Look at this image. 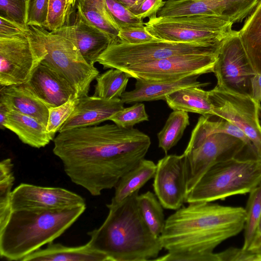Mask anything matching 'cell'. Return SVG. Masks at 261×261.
Segmentation results:
<instances>
[{
  "label": "cell",
  "mask_w": 261,
  "mask_h": 261,
  "mask_svg": "<svg viewBox=\"0 0 261 261\" xmlns=\"http://www.w3.org/2000/svg\"><path fill=\"white\" fill-rule=\"evenodd\" d=\"M223 41L212 43L155 39L143 43L131 44L119 41L111 44L100 55L97 62L102 65L103 69H121L130 65L176 55L218 53Z\"/></svg>",
  "instance_id": "7"
},
{
  "label": "cell",
  "mask_w": 261,
  "mask_h": 261,
  "mask_svg": "<svg viewBox=\"0 0 261 261\" xmlns=\"http://www.w3.org/2000/svg\"><path fill=\"white\" fill-rule=\"evenodd\" d=\"M248 250L261 256V239L254 240Z\"/></svg>",
  "instance_id": "47"
},
{
  "label": "cell",
  "mask_w": 261,
  "mask_h": 261,
  "mask_svg": "<svg viewBox=\"0 0 261 261\" xmlns=\"http://www.w3.org/2000/svg\"><path fill=\"white\" fill-rule=\"evenodd\" d=\"M189 124L188 112L173 111L169 115L162 129L158 134L159 147L167 154L181 138Z\"/></svg>",
  "instance_id": "30"
},
{
  "label": "cell",
  "mask_w": 261,
  "mask_h": 261,
  "mask_svg": "<svg viewBox=\"0 0 261 261\" xmlns=\"http://www.w3.org/2000/svg\"><path fill=\"white\" fill-rule=\"evenodd\" d=\"M11 203L12 210H54L86 205L82 196L65 189L25 183L12 191Z\"/></svg>",
  "instance_id": "15"
},
{
  "label": "cell",
  "mask_w": 261,
  "mask_h": 261,
  "mask_svg": "<svg viewBox=\"0 0 261 261\" xmlns=\"http://www.w3.org/2000/svg\"><path fill=\"white\" fill-rule=\"evenodd\" d=\"M4 128L15 133L22 143L36 148L46 146L54 139L43 124L30 116L14 111H8Z\"/></svg>",
  "instance_id": "22"
},
{
  "label": "cell",
  "mask_w": 261,
  "mask_h": 261,
  "mask_svg": "<svg viewBox=\"0 0 261 261\" xmlns=\"http://www.w3.org/2000/svg\"><path fill=\"white\" fill-rule=\"evenodd\" d=\"M49 0H28V25L45 28Z\"/></svg>",
  "instance_id": "38"
},
{
  "label": "cell",
  "mask_w": 261,
  "mask_h": 261,
  "mask_svg": "<svg viewBox=\"0 0 261 261\" xmlns=\"http://www.w3.org/2000/svg\"><path fill=\"white\" fill-rule=\"evenodd\" d=\"M251 96L258 103L261 102V73L251 79Z\"/></svg>",
  "instance_id": "44"
},
{
  "label": "cell",
  "mask_w": 261,
  "mask_h": 261,
  "mask_svg": "<svg viewBox=\"0 0 261 261\" xmlns=\"http://www.w3.org/2000/svg\"><path fill=\"white\" fill-rule=\"evenodd\" d=\"M245 147L241 140L225 133L191 137L184 152L186 159L187 195L210 168L218 163L238 157Z\"/></svg>",
  "instance_id": "10"
},
{
  "label": "cell",
  "mask_w": 261,
  "mask_h": 261,
  "mask_svg": "<svg viewBox=\"0 0 261 261\" xmlns=\"http://www.w3.org/2000/svg\"><path fill=\"white\" fill-rule=\"evenodd\" d=\"M13 169L11 159L0 162V226L5 224L12 211L11 198L15 180Z\"/></svg>",
  "instance_id": "32"
},
{
  "label": "cell",
  "mask_w": 261,
  "mask_h": 261,
  "mask_svg": "<svg viewBox=\"0 0 261 261\" xmlns=\"http://www.w3.org/2000/svg\"><path fill=\"white\" fill-rule=\"evenodd\" d=\"M76 9V0H66V24L70 23L71 16Z\"/></svg>",
  "instance_id": "45"
},
{
  "label": "cell",
  "mask_w": 261,
  "mask_h": 261,
  "mask_svg": "<svg viewBox=\"0 0 261 261\" xmlns=\"http://www.w3.org/2000/svg\"><path fill=\"white\" fill-rule=\"evenodd\" d=\"M66 24V0H49L45 28L49 31H55Z\"/></svg>",
  "instance_id": "37"
},
{
  "label": "cell",
  "mask_w": 261,
  "mask_h": 261,
  "mask_svg": "<svg viewBox=\"0 0 261 261\" xmlns=\"http://www.w3.org/2000/svg\"><path fill=\"white\" fill-rule=\"evenodd\" d=\"M189 203L166 219L159 238L168 251L212 253L244 228L246 214L242 207L207 202Z\"/></svg>",
  "instance_id": "2"
},
{
  "label": "cell",
  "mask_w": 261,
  "mask_h": 261,
  "mask_svg": "<svg viewBox=\"0 0 261 261\" xmlns=\"http://www.w3.org/2000/svg\"><path fill=\"white\" fill-rule=\"evenodd\" d=\"M130 77L128 73L123 70L111 68L95 79L96 83L93 95L106 100L120 98Z\"/></svg>",
  "instance_id": "28"
},
{
  "label": "cell",
  "mask_w": 261,
  "mask_h": 261,
  "mask_svg": "<svg viewBox=\"0 0 261 261\" xmlns=\"http://www.w3.org/2000/svg\"><path fill=\"white\" fill-rule=\"evenodd\" d=\"M46 55L43 45L31 30L28 35L0 36L1 86L29 81Z\"/></svg>",
  "instance_id": "9"
},
{
  "label": "cell",
  "mask_w": 261,
  "mask_h": 261,
  "mask_svg": "<svg viewBox=\"0 0 261 261\" xmlns=\"http://www.w3.org/2000/svg\"><path fill=\"white\" fill-rule=\"evenodd\" d=\"M111 261L104 253L94 249L88 241L86 244L69 247L50 243L26 256L22 261Z\"/></svg>",
  "instance_id": "21"
},
{
  "label": "cell",
  "mask_w": 261,
  "mask_h": 261,
  "mask_svg": "<svg viewBox=\"0 0 261 261\" xmlns=\"http://www.w3.org/2000/svg\"><path fill=\"white\" fill-rule=\"evenodd\" d=\"M28 0H0V15L28 25Z\"/></svg>",
  "instance_id": "36"
},
{
  "label": "cell",
  "mask_w": 261,
  "mask_h": 261,
  "mask_svg": "<svg viewBox=\"0 0 261 261\" xmlns=\"http://www.w3.org/2000/svg\"><path fill=\"white\" fill-rule=\"evenodd\" d=\"M214 115L224 119L245 134L261 158L260 105L251 96L216 87L209 91Z\"/></svg>",
  "instance_id": "11"
},
{
  "label": "cell",
  "mask_w": 261,
  "mask_h": 261,
  "mask_svg": "<svg viewBox=\"0 0 261 261\" xmlns=\"http://www.w3.org/2000/svg\"><path fill=\"white\" fill-rule=\"evenodd\" d=\"M109 120L116 125L125 128H132L137 123L148 121L145 106L142 103L123 108L113 115Z\"/></svg>",
  "instance_id": "34"
},
{
  "label": "cell",
  "mask_w": 261,
  "mask_h": 261,
  "mask_svg": "<svg viewBox=\"0 0 261 261\" xmlns=\"http://www.w3.org/2000/svg\"><path fill=\"white\" fill-rule=\"evenodd\" d=\"M25 83L48 108L60 106L70 99L78 98L73 88L65 80L42 63Z\"/></svg>",
  "instance_id": "18"
},
{
  "label": "cell",
  "mask_w": 261,
  "mask_h": 261,
  "mask_svg": "<svg viewBox=\"0 0 261 261\" xmlns=\"http://www.w3.org/2000/svg\"><path fill=\"white\" fill-rule=\"evenodd\" d=\"M76 8L90 22L107 34L113 43L119 41V30L108 10L106 0H76Z\"/></svg>",
  "instance_id": "26"
},
{
  "label": "cell",
  "mask_w": 261,
  "mask_h": 261,
  "mask_svg": "<svg viewBox=\"0 0 261 261\" xmlns=\"http://www.w3.org/2000/svg\"><path fill=\"white\" fill-rule=\"evenodd\" d=\"M108 10L117 28L120 29L145 24L143 20L135 15L126 7L116 0H106Z\"/></svg>",
  "instance_id": "35"
},
{
  "label": "cell",
  "mask_w": 261,
  "mask_h": 261,
  "mask_svg": "<svg viewBox=\"0 0 261 261\" xmlns=\"http://www.w3.org/2000/svg\"><path fill=\"white\" fill-rule=\"evenodd\" d=\"M118 38L120 42L131 44H140L158 39L148 32L144 24L120 29Z\"/></svg>",
  "instance_id": "39"
},
{
  "label": "cell",
  "mask_w": 261,
  "mask_h": 261,
  "mask_svg": "<svg viewBox=\"0 0 261 261\" xmlns=\"http://www.w3.org/2000/svg\"><path fill=\"white\" fill-rule=\"evenodd\" d=\"M156 164L151 160L143 159L124 174L115 187V193L108 204L116 205L139 190L150 179L154 177Z\"/></svg>",
  "instance_id": "24"
},
{
  "label": "cell",
  "mask_w": 261,
  "mask_h": 261,
  "mask_svg": "<svg viewBox=\"0 0 261 261\" xmlns=\"http://www.w3.org/2000/svg\"><path fill=\"white\" fill-rule=\"evenodd\" d=\"M29 26L46 51L41 63L65 80L78 98L88 95L91 83L99 75L98 69L86 62L69 39L43 27Z\"/></svg>",
  "instance_id": "6"
},
{
  "label": "cell",
  "mask_w": 261,
  "mask_h": 261,
  "mask_svg": "<svg viewBox=\"0 0 261 261\" xmlns=\"http://www.w3.org/2000/svg\"><path fill=\"white\" fill-rule=\"evenodd\" d=\"M243 46L255 71L261 73V0L238 31Z\"/></svg>",
  "instance_id": "25"
},
{
  "label": "cell",
  "mask_w": 261,
  "mask_h": 261,
  "mask_svg": "<svg viewBox=\"0 0 261 261\" xmlns=\"http://www.w3.org/2000/svg\"><path fill=\"white\" fill-rule=\"evenodd\" d=\"M233 23L213 15L154 17L145 23L158 39L174 42L220 43L234 30Z\"/></svg>",
  "instance_id": "8"
},
{
  "label": "cell",
  "mask_w": 261,
  "mask_h": 261,
  "mask_svg": "<svg viewBox=\"0 0 261 261\" xmlns=\"http://www.w3.org/2000/svg\"><path fill=\"white\" fill-rule=\"evenodd\" d=\"M79 100V98L74 97L60 106L48 108L46 130L53 138L72 114Z\"/></svg>",
  "instance_id": "33"
},
{
  "label": "cell",
  "mask_w": 261,
  "mask_h": 261,
  "mask_svg": "<svg viewBox=\"0 0 261 261\" xmlns=\"http://www.w3.org/2000/svg\"><path fill=\"white\" fill-rule=\"evenodd\" d=\"M0 103L9 111L30 116L47 125L48 108L33 93L25 83L1 86Z\"/></svg>",
  "instance_id": "20"
},
{
  "label": "cell",
  "mask_w": 261,
  "mask_h": 261,
  "mask_svg": "<svg viewBox=\"0 0 261 261\" xmlns=\"http://www.w3.org/2000/svg\"></svg>",
  "instance_id": "50"
},
{
  "label": "cell",
  "mask_w": 261,
  "mask_h": 261,
  "mask_svg": "<svg viewBox=\"0 0 261 261\" xmlns=\"http://www.w3.org/2000/svg\"><path fill=\"white\" fill-rule=\"evenodd\" d=\"M31 32L29 25H23L0 15V36L28 35Z\"/></svg>",
  "instance_id": "43"
},
{
  "label": "cell",
  "mask_w": 261,
  "mask_h": 261,
  "mask_svg": "<svg viewBox=\"0 0 261 261\" xmlns=\"http://www.w3.org/2000/svg\"><path fill=\"white\" fill-rule=\"evenodd\" d=\"M218 261H261V256L249 250L229 248L217 253Z\"/></svg>",
  "instance_id": "42"
},
{
  "label": "cell",
  "mask_w": 261,
  "mask_h": 261,
  "mask_svg": "<svg viewBox=\"0 0 261 261\" xmlns=\"http://www.w3.org/2000/svg\"><path fill=\"white\" fill-rule=\"evenodd\" d=\"M139 208L145 224L156 237L162 233L166 222L163 206L156 196L147 191L138 196Z\"/></svg>",
  "instance_id": "29"
},
{
  "label": "cell",
  "mask_w": 261,
  "mask_h": 261,
  "mask_svg": "<svg viewBox=\"0 0 261 261\" xmlns=\"http://www.w3.org/2000/svg\"><path fill=\"white\" fill-rule=\"evenodd\" d=\"M244 241L242 249L248 250L255 237L261 220V184L249 193L246 208Z\"/></svg>",
  "instance_id": "31"
},
{
  "label": "cell",
  "mask_w": 261,
  "mask_h": 261,
  "mask_svg": "<svg viewBox=\"0 0 261 261\" xmlns=\"http://www.w3.org/2000/svg\"><path fill=\"white\" fill-rule=\"evenodd\" d=\"M86 205L54 210H12L0 227V256L22 260L52 243L81 216Z\"/></svg>",
  "instance_id": "4"
},
{
  "label": "cell",
  "mask_w": 261,
  "mask_h": 261,
  "mask_svg": "<svg viewBox=\"0 0 261 261\" xmlns=\"http://www.w3.org/2000/svg\"><path fill=\"white\" fill-rule=\"evenodd\" d=\"M163 0H139L129 10L138 17L144 19L156 16L158 11L164 5Z\"/></svg>",
  "instance_id": "41"
},
{
  "label": "cell",
  "mask_w": 261,
  "mask_h": 261,
  "mask_svg": "<svg viewBox=\"0 0 261 261\" xmlns=\"http://www.w3.org/2000/svg\"><path fill=\"white\" fill-rule=\"evenodd\" d=\"M218 53L176 55L120 70L136 79L154 82L176 81L188 76L213 72Z\"/></svg>",
  "instance_id": "12"
},
{
  "label": "cell",
  "mask_w": 261,
  "mask_h": 261,
  "mask_svg": "<svg viewBox=\"0 0 261 261\" xmlns=\"http://www.w3.org/2000/svg\"><path fill=\"white\" fill-rule=\"evenodd\" d=\"M120 2L127 8H129L131 6L134 5L139 0H116Z\"/></svg>",
  "instance_id": "48"
},
{
  "label": "cell",
  "mask_w": 261,
  "mask_h": 261,
  "mask_svg": "<svg viewBox=\"0 0 261 261\" xmlns=\"http://www.w3.org/2000/svg\"><path fill=\"white\" fill-rule=\"evenodd\" d=\"M165 100L173 111H182L201 114L214 115V107L209 91L197 86H191L177 90L168 95Z\"/></svg>",
  "instance_id": "23"
},
{
  "label": "cell",
  "mask_w": 261,
  "mask_h": 261,
  "mask_svg": "<svg viewBox=\"0 0 261 261\" xmlns=\"http://www.w3.org/2000/svg\"><path fill=\"white\" fill-rule=\"evenodd\" d=\"M120 98L106 100L95 96L79 98L74 111L63 123L59 132L94 126L110 119L124 108Z\"/></svg>",
  "instance_id": "17"
},
{
  "label": "cell",
  "mask_w": 261,
  "mask_h": 261,
  "mask_svg": "<svg viewBox=\"0 0 261 261\" xmlns=\"http://www.w3.org/2000/svg\"><path fill=\"white\" fill-rule=\"evenodd\" d=\"M53 141V153L67 176L94 196L115 188L144 159L151 144L146 134L115 123L64 130Z\"/></svg>",
  "instance_id": "1"
},
{
  "label": "cell",
  "mask_w": 261,
  "mask_h": 261,
  "mask_svg": "<svg viewBox=\"0 0 261 261\" xmlns=\"http://www.w3.org/2000/svg\"><path fill=\"white\" fill-rule=\"evenodd\" d=\"M9 110L2 103H0V128H4V124L7 119V113Z\"/></svg>",
  "instance_id": "46"
},
{
  "label": "cell",
  "mask_w": 261,
  "mask_h": 261,
  "mask_svg": "<svg viewBox=\"0 0 261 261\" xmlns=\"http://www.w3.org/2000/svg\"><path fill=\"white\" fill-rule=\"evenodd\" d=\"M261 184V158H234L210 168L188 194L186 202L223 200L250 193Z\"/></svg>",
  "instance_id": "5"
},
{
  "label": "cell",
  "mask_w": 261,
  "mask_h": 261,
  "mask_svg": "<svg viewBox=\"0 0 261 261\" xmlns=\"http://www.w3.org/2000/svg\"><path fill=\"white\" fill-rule=\"evenodd\" d=\"M153 260L156 261H218L217 253L194 252H170Z\"/></svg>",
  "instance_id": "40"
},
{
  "label": "cell",
  "mask_w": 261,
  "mask_h": 261,
  "mask_svg": "<svg viewBox=\"0 0 261 261\" xmlns=\"http://www.w3.org/2000/svg\"><path fill=\"white\" fill-rule=\"evenodd\" d=\"M153 190L163 207L177 210L187 195V166L185 155H166L156 164Z\"/></svg>",
  "instance_id": "14"
},
{
  "label": "cell",
  "mask_w": 261,
  "mask_h": 261,
  "mask_svg": "<svg viewBox=\"0 0 261 261\" xmlns=\"http://www.w3.org/2000/svg\"><path fill=\"white\" fill-rule=\"evenodd\" d=\"M255 239H261V220L260 221V222L257 227L256 233L254 240Z\"/></svg>",
  "instance_id": "49"
},
{
  "label": "cell",
  "mask_w": 261,
  "mask_h": 261,
  "mask_svg": "<svg viewBox=\"0 0 261 261\" xmlns=\"http://www.w3.org/2000/svg\"><path fill=\"white\" fill-rule=\"evenodd\" d=\"M199 75H193L176 81L154 82L136 79L135 89L124 92L120 97L124 103L165 100L172 92L183 88L205 86L197 80Z\"/></svg>",
  "instance_id": "19"
},
{
  "label": "cell",
  "mask_w": 261,
  "mask_h": 261,
  "mask_svg": "<svg viewBox=\"0 0 261 261\" xmlns=\"http://www.w3.org/2000/svg\"><path fill=\"white\" fill-rule=\"evenodd\" d=\"M213 118V115L200 116L193 128L191 137L201 138L214 133H225L234 136L241 140L247 148L255 155L257 156L255 149L250 139L230 122L217 117Z\"/></svg>",
  "instance_id": "27"
},
{
  "label": "cell",
  "mask_w": 261,
  "mask_h": 261,
  "mask_svg": "<svg viewBox=\"0 0 261 261\" xmlns=\"http://www.w3.org/2000/svg\"><path fill=\"white\" fill-rule=\"evenodd\" d=\"M138 193L116 205L107 204L109 211L105 221L88 232L91 245L111 261L153 260L163 248L160 238L152 234L142 218Z\"/></svg>",
  "instance_id": "3"
},
{
  "label": "cell",
  "mask_w": 261,
  "mask_h": 261,
  "mask_svg": "<svg viewBox=\"0 0 261 261\" xmlns=\"http://www.w3.org/2000/svg\"><path fill=\"white\" fill-rule=\"evenodd\" d=\"M73 21L55 33L69 39L86 62L94 66L100 55L113 43L105 32L90 22L76 8Z\"/></svg>",
  "instance_id": "16"
},
{
  "label": "cell",
  "mask_w": 261,
  "mask_h": 261,
  "mask_svg": "<svg viewBox=\"0 0 261 261\" xmlns=\"http://www.w3.org/2000/svg\"><path fill=\"white\" fill-rule=\"evenodd\" d=\"M213 72L216 86L251 96V79L256 74L246 54L238 31L222 42Z\"/></svg>",
  "instance_id": "13"
}]
</instances>
